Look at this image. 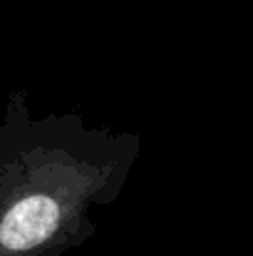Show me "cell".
<instances>
[{
    "label": "cell",
    "mask_w": 253,
    "mask_h": 256,
    "mask_svg": "<svg viewBox=\"0 0 253 256\" xmlns=\"http://www.w3.org/2000/svg\"><path fill=\"white\" fill-rule=\"evenodd\" d=\"M139 157V134L77 112L35 114L27 90H12L0 117V256H62L92 239Z\"/></svg>",
    "instance_id": "cell-1"
}]
</instances>
